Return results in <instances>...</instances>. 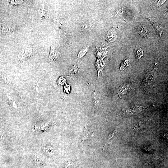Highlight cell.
Listing matches in <instances>:
<instances>
[{"mask_svg":"<svg viewBox=\"0 0 168 168\" xmlns=\"http://www.w3.org/2000/svg\"><path fill=\"white\" fill-rule=\"evenodd\" d=\"M130 62L129 60L126 59L123 61L121 65L120 69L121 70H123L127 66L130 65Z\"/></svg>","mask_w":168,"mask_h":168,"instance_id":"obj_12","label":"cell"},{"mask_svg":"<svg viewBox=\"0 0 168 168\" xmlns=\"http://www.w3.org/2000/svg\"><path fill=\"white\" fill-rule=\"evenodd\" d=\"M143 55V51L141 49H138L137 52L136 57L139 59Z\"/></svg>","mask_w":168,"mask_h":168,"instance_id":"obj_15","label":"cell"},{"mask_svg":"<svg viewBox=\"0 0 168 168\" xmlns=\"http://www.w3.org/2000/svg\"><path fill=\"white\" fill-rule=\"evenodd\" d=\"M107 47H99L97 48L95 54L97 58V60L96 62L97 63H105L103 59L107 55Z\"/></svg>","mask_w":168,"mask_h":168,"instance_id":"obj_2","label":"cell"},{"mask_svg":"<svg viewBox=\"0 0 168 168\" xmlns=\"http://www.w3.org/2000/svg\"><path fill=\"white\" fill-rule=\"evenodd\" d=\"M166 1H161V0H159V1H156V2H157V4L159 5L160 4H161L162 3H164Z\"/></svg>","mask_w":168,"mask_h":168,"instance_id":"obj_17","label":"cell"},{"mask_svg":"<svg viewBox=\"0 0 168 168\" xmlns=\"http://www.w3.org/2000/svg\"><path fill=\"white\" fill-rule=\"evenodd\" d=\"M78 69L77 66L76 64L71 67L68 70V72L70 75L72 77L75 76L77 73Z\"/></svg>","mask_w":168,"mask_h":168,"instance_id":"obj_11","label":"cell"},{"mask_svg":"<svg viewBox=\"0 0 168 168\" xmlns=\"http://www.w3.org/2000/svg\"><path fill=\"white\" fill-rule=\"evenodd\" d=\"M116 33L113 29L110 30L108 32L106 38L107 40L110 42L114 41L116 39Z\"/></svg>","mask_w":168,"mask_h":168,"instance_id":"obj_7","label":"cell"},{"mask_svg":"<svg viewBox=\"0 0 168 168\" xmlns=\"http://www.w3.org/2000/svg\"><path fill=\"white\" fill-rule=\"evenodd\" d=\"M58 54L57 47L54 45H52L49 56L50 61H52L56 60L58 57Z\"/></svg>","mask_w":168,"mask_h":168,"instance_id":"obj_4","label":"cell"},{"mask_svg":"<svg viewBox=\"0 0 168 168\" xmlns=\"http://www.w3.org/2000/svg\"><path fill=\"white\" fill-rule=\"evenodd\" d=\"M81 31L83 32H86L89 31L91 28V24L89 22H85L81 25Z\"/></svg>","mask_w":168,"mask_h":168,"instance_id":"obj_10","label":"cell"},{"mask_svg":"<svg viewBox=\"0 0 168 168\" xmlns=\"http://www.w3.org/2000/svg\"><path fill=\"white\" fill-rule=\"evenodd\" d=\"M148 20L152 25L156 33L160 37H161V35L163 32L162 28L158 24L155 22L154 21H152L150 19H149Z\"/></svg>","mask_w":168,"mask_h":168,"instance_id":"obj_9","label":"cell"},{"mask_svg":"<svg viewBox=\"0 0 168 168\" xmlns=\"http://www.w3.org/2000/svg\"><path fill=\"white\" fill-rule=\"evenodd\" d=\"M88 50V47H85L82 49L79 52L77 57L79 58L83 57L86 53Z\"/></svg>","mask_w":168,"mask_h":168,"instance_id":"obj_13","label":"cell"},{"mask_svg":"<svg viewBox=\"0 0 168 168\" xmlns=\"http://www.w3.org/2000/svg\"><path fill=\"white\" fill-rule=\"evenodd\" d=\"M70 89V86L68 85H66L65 86V90L66 91V92L68 93H69Z\"/></svg>","mask_w":168,"mask_h":168,"instance_id":"obj_16","label":"cell"},{"mask_svg":"<svg viewBox=\"0 0 168 168\" xmlns=\"http://www.w3.org/2000/svg\"><path fill=\"white\" fill-rule=\"evenodd\" d=\"M36 52V49L31 47L22 49L19 53L18 58L22 61L26 60L33 55Z\"/></svg>","mask_w":168,"mask_h":168,"instance_id":"obj_1","label":"cell"},{"mask_svg":"<svg viewBox=\"0 0 168 168\" xmlns=\"http://www.w3.org/2000/svg\"><path fill=\"white\" fill-rule=\"evenodd\" d=\"M45 8L44 5L41 4L39 9V21L41 22L45 17Z\"/></svg>","mask_w":168,"mask_h":168,"instance_id":"obj_6","label":"cell"},{"mask_svg":"<svg viewBox=\"0 0 168 168\" xmlns=\"http://www.w3.org/2000/svg\"><path fill=\"white\" fill-rule=\"evenodd\" d=\"M129 87L130 85L128 83H125L122 85L118 89L119 96H122L126 94L129 90Z\"/></svg>","mask_w":168,"mask_h":168,"instance_id":"obj_5","label":"cell"},{"mask_svg":"<svg viewBox=\"0 0 168 168\" xmlns=\"http://www.w3.org/2000/svg\"><path fill=\"white\" fill-rule=\"evenodd\" d=\"M138 32L141 37H146L148 36V31L146 28L143 25L139 26L137 29Z\"/></svg>","mask_w":168,"mask_h":168,"instance_id":"obj_8","label":"cell"},{"mask_svg":"<svg viewBox=\"0 0 168 168\" xmlns=\"http://www.w3.org/2000/svg\"><path fill=\"white\" fill-rule=\"evenodd\" d=\"M156 71V68H155L152 71L148 72L145 75L142 84L144 86L150 85L152 82L153 78Z\"/></svg>","mask_w":168,"mask_h":168,"instance_id":"obj_3","label":"cell"},{"mask_svg":"<svg viewBox=\"0 0 168 168\" xmlns=\"http://www.w3.org/2000/svg\"><path fill=\"white\" fill-rule=\"evenodd\" d=\"M22 0H10L8 1V4L10 5H16L22 3Z\"/></svg>","mask_w":168,"mask_h":168,"instance_id":"obj_14","label":"cell"}]
</instances>
